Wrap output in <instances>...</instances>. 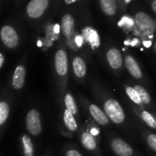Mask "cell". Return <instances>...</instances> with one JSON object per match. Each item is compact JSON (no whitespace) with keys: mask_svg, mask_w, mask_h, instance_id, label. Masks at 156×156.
Segmentation results:
<instances>
[{"mask_svg":"<svg viewBox=\"0 0 156 156\" xmlns=\"http://www.w3.org/2000/svg\"><path fill=\"white\" fill-rule=\"evenodd\" d=\"M133 35L144 41L152 40L154 38L156 33V16L151 14L137 10L133 16Z\"/></svg>","mask_w":156,"mask_h":156,"instance_id":"cell-1","label":"cell"},{"mask_svg":"<svg viewBox=\"0 0 156 156\" xmlns=\"http://www.w3.org/2000/svg\"><path fill=\"white\" fill-rule=\"evenodd\" d=\"M60 33L68 48L78 50L82 45L80 36L78 31L77 21L73 14L69 12H65L60 19Z\"/></svg>","mask_w":156,"mask_h":156,"instance_id":"cell-2","label":"cell"},{"mask_svg":"<svg viewBox=\"0 0 156 156\" xmlns=\"http://www.w3.org/2000/svg\"><path fill=\"white\" fill-rule=\"evenodd\" d=\"M53 0H29L25 7V16L28 21H41L52 7Z\"/></svg>","mask_w":156,"mask_h":156,"instance_id":"cell-3","label":"cell"},{"mask_svg":"<svg viewBox=\"0 0 156 156\" xmlns=\"http://www.w3.org/2000/svg\"><path fill=\"white\" fill-rule=\"evenodd\" d=\"M0 38L2 44L8 49H16L21 42V36L16 26L5 23L0 30Z\"/></svg>","mask_w":156,"mask_h":156,"instance_id":"cell-4","label":"cell"},{"mask_svg":"<svg viewBox=\"0 0 156 156\" xmlns=\"http://www.w3.org/2000/svg\"><path fill=\"white\" fill-rule=\"evenodd\" d=\"M78 31L83 46H88L91 50H96L100 48L101 37L95 27L87 24L80 27V29L78 28Z\"/></svg>","mask_w":156,"mask_h":156,"instance_id":"cell-5","label":"cell"},{"mask_svg":"<svg viewBox=\"0 0 156 156\" xmlns=\"http://www.w3.org/2000/svg\"><path fill=\"white\" fill-rule=\"evenodd\" d=\"M104 112L107 114L108 118L116 124H120L125 120L124 111L116 100H107L104 103Z\"/></svg>","mask_w":156,"mask_h":156,"instance_id":"cell-6","label":"cell"},{"mask_svg":"<svg viewBox=\"0 0 156 156\" xmlns=\"http://www.w3.org/2000/svg\"><path fill=\"white\" fill-rule=\"evenodd\" d=\"M54 68L56 73L60 77H66L69 72V57L64 46L59 47L54 55Z\"/></svg>","mask_w":156,"mask_h":156,"instance_id":"cell-7","label":"cell"},{"mask_svg":"<svg viewBox=\"0 0 156 156\" xmlns=\"http://www.w3.org/2000/svg\"><path fill=\"white\" fill-rule=\"evenodd\" d=\"M106 60L108 65L113 70L120 69L123 65V58L121 50L114 47L110 46L106 50Z\"/></svg>","mask_w":156,"mask_h":156,"instance_id":"cell-8","label":"cell"},{"mask_svg":"<svg viewBox=\"0 0 156 156\" xmlns=\"http://www.w3.org/2000/svg\"><path fill=\"white\" fill-rule=\"evenodd\" d=\"M26 122H27V132L30 134H32V135H38L41 133L42 126H41L39 112L37 110L33 109V110H30L27 112Z\"/></svg>","mask_w":156,"mask_h":156,"instance_id":"cell-9","label":"cell"},{"mask_svg":"<svg viewBox=\"0 0 156 156\" xmlns=\"http://www.w3.org/2000/svg\"><path fill=\"white\" fill-rule=\"evenodd\" d=\"M101 12L109 18L114 19L121 16L120 5L118 0H98Z\"/></svg>","mask_w":156,"mask_h":156,"instance_id":"cell-10","label":"cell"},{"mask_svg":"<svg viewBox=\"0 0 156 156\" xmlns=\"http://www.w3.org/2000/svg\"><path fill=\"white\" fill-rule=\"evenodd\" d=\"M124 64L129 71V73L136 80H140L143 78V71L141 69V67L136 60V58L130 54H127L124 58Z\"/></svg>","mask_w":156,"mask_h":156,"instance_id":"cell-11","label":"cell"},{"mask_svg":"<svg viewBox=\"0 0 156 156\" xmlns=\"http://www.w3.org/2000/svg\"><path fill=\"white\" fill-rule=\"evenodd\" d=\"M112 149L118 156H132L133 151L132 147L123 140L116 138L112 142Z\"/></svg>","mask_w":156,"mask_h":156,"instance_id":"cell-12","label":"cell"},{"mask_svg":"<svg viewBox=\"0 0 156 156\" xmlns=\"http://www.w3.org/2000/svg\"><path fill=\"white\" fill-rule=\"evenodd\" d=\"M26 79V67L23 64H19L14 70L12 78V85L16 90H20L23 88Z\"/></svg>","mask_w":156,"mask_h":156,"instance_id":"cell-13","label":"cell"},{"mask_svg":"<svg viewBox=\"0 0 156 156\" xmlns=\"http://www.w3.org/2000/svg\"><path fill=\"white\" fill-rule=\"evenodd\" d=\"M71 66L75 76L79 79H82L86 76L87 66L84 58L81 56H74L71 60Z\"/></svg>","mask_w":156,"mask_h":156,"instance_id":"cell-14","label":"cell"},{"mask_svg":"<svg viewBox=\"0 0 156 156\" xmlns=\"http://www.w3.org/2000/svg\"><path fill=\"white\" fill-rule=\"evenodd\" d=\"M89 109H90V112L91 117L93 118V120L96 122H98L101 125L108 124L109 118H108L107 114L105 113V112H102V110L95 104H90Z\"/></svg>","mask_w":156,"mask_h":156,"instance_id":"cell-15","label":"cell"},{"mask_svg":"<svg viewBox=\"0 0 156 156\" xmlns=\"http://www.w3.org/2000/svg\"><path fill=\"white\" fill-rule=\"evenodd\" d=\"M81 144L82 145L90 151H93L97 148V144H96V140L93 136V134L90 133H83L81 135Z\"/></svg>","mask_w":156,"mask_h":156,"instance_id":"cell-16","label":"cell"},{"mask_svg":"<svg viewBox=\"0 0 156 156\" xmlns=\"http://www.w3.org/2000/svg\"><path fill=\"white\" fill-rule=\"evenodd\" d=\"M63 120H64V123L66 125V127L71 131L74 132L77 130L78 128V124L77 122L74 118V114L72 112H70L68 109H65L64 113H63Z\"/></svg>","mask_w":156,"mask_h":156,"instance_id":"cell-17","label":"cell"},{"mask_svg":"<svg viewBox=\"0 0 156 156\" xmlns=\"http://www.w3.org/2000/svg\"><path fill=\"white\" fill-rule=\"evenodd\" d=\"M22 145H23V153L25 156L34 155V147L31 142V139L28 135H23L22 139Z\"/></svg>","mask_w":156,"mask_h":156,"instance_id":"cell-18","label":"cell"},{"mask_svg":"<svg viewBox=\"0 0 156 156\" xmlns=\"http://www.w3.org/2000/svg\"><path fill=\"white\" fill-rule=\"evenodd\" d=\"M64 102H65V106H66V109H68L70 112H72L74 115L77 114L78 112V107H77V104L75 102V100L73 98V96L70 94V93H67L65 95V98H64Z\"/></svg>","mask_w":156,"mask_h":156,"instance_id":"cell-19","label":"cell"},{"mask_svg":"<svg viewBox=\"0 0 156 156\" xmlns=\"http://www.w3.org/2000/svg\"><path fill=\"white\" fill-rule=\"evenodd\" d=\"M125 90H126V93L129 96V98L134 103H136L137 105H143L144 104L143 101H142V100H141V98H140V96H139V94H138V92L136 91V90L134 88L130 87V86H127L125 88Z\"/></svg>","mask_w":156,"mask_h":156,"instance_id":"cell-20","label":"cell"},{"mask_svg":"<svg viewBox=\"0 0 156 156\" xmlns=\"http://www.w3.org/2000/svg\"><path fill=\"white\" fill-rule=\"evenodd\" d=\"M133 88L138 92V94H139V96H140V98H141L144 104H148V103L151 102V96L144 87H142L140 85H135Z\"/></svg>","mask_w":156,"mask_h":156,"instance_id":"cell-21","label":"cell"},{"mask_svg":"<svg viewBox=\"0 0 156 156\" xmlns=\"http://www.w3.org/2000/svg\"><path fill=\"white\" fill-rule=\"evenodd\" d=\"M9 114V106L5 101L0 102V125H3L7 120Z\"/></svg>","mask_w":156,"mask_h":156,"instance_id":"cell-22","label":"cell"},{"mask_svg":"<svg viewBox=\"0 0 156 156\" xmlns=\"http://www.w3.org/2000/svg\"><path fill=\"white\" fill-rule=\"evenodd\" d=\"M142 119L144 120V122L151 128L156 129V119L147 111H144L141 114Z\"/></svg>","mask_w":156,"mask_h":156,"instance_id":"cell-23","label":"cell"},{"mask_svg":"<svg viewBox=\"0 0 156 156\" xmlns=\"http://www.w3.org/2000/svg\"><path fill=\"white\" fill-rule=\"evenodd\" d=\"M134 0H118L119 5H120V12H121V16L122 15H125L127 12L128 7L133 2Z\"/></svg>","mask_w":156,"mask_h":156,"instance_id":"cell-24","label":"cell"},{"mask_svg":"<svg viewBox=\"0 0 156 156\" xmlns=\"http://www.w3.org/2000/svg\"><path fill=\"white\" fill-rule=\"evenodd\" d=\"M89 0H63L64 5L69 8H73V7H78L80 5H81L82 4L86 3Z\"/></svg>","mask_w":156,"mask_h":156,"instance_id":"cell-25","label":"cell"},{"mask_svg":"<svg viewBox=\"0 0 156 156\" xmlns=\"http://www.w3.org/2000/svg\"><path fill=\"white\" fill-rule=\"evenodd\" d=\"M147 144L151 149L156 153V134H150L147 137Z\"/></svg>","mask_w":156,"mask_h":156,"instance_id":"cell-26","label":"cell"},{"mask_svg":"<svg viewBox=\"0 0 156 156\" xmlns=\"http://www.w3.org/2000/svg\"><path fill=\"white\" fill-rule=\"evenodd\" d=\"M144 1L148 3L152 12L154 13V15L156 16V0H144Z\"/></svg>","mask_w":156,"mask_h":156,"instance_id":"cell-27","label":"cell"},{"mask_svg":"<svg viewBox=\"0 0 156 156\" xmlns=\"http://www.w3.org/2000/svg\"><path fill=\"white\" fill-rule=\"evenodd\" d=\"M66 156H82L76 150H69L66 153Z\"/></svg>","mask_w":156,"mask_h":156,"instance_id":"cell-28","label":"cell"},{"mask_svg":"<svg viewBox=\"0 0 156 156\" xmlns=\"http://www.w3.org/2000/svg\"><path fill=\"white\" fill-rule=\"evenodd\" d=\"M5 58L4 53H0V69L3 68V66L5 64Z\"/></svg>","mask_w":156,"mask_h":156,"instance_id":"cell-29","label":"cell"},{"mask_svg":"<svg viewBox=\"0 0 156 156\" xmlns=\"http://www.w3.org/2000/svg\"><path fill=\"white\" fill-rule=\"evenodd\" d=\"M151 47H152V49H153L154 53L156 55V38L154 40V41H153V43H152Z\"/></svg>","mask_w":156,"mask_h":156,"instance_id":"cell-30","label":"cell"}]
</instances>
